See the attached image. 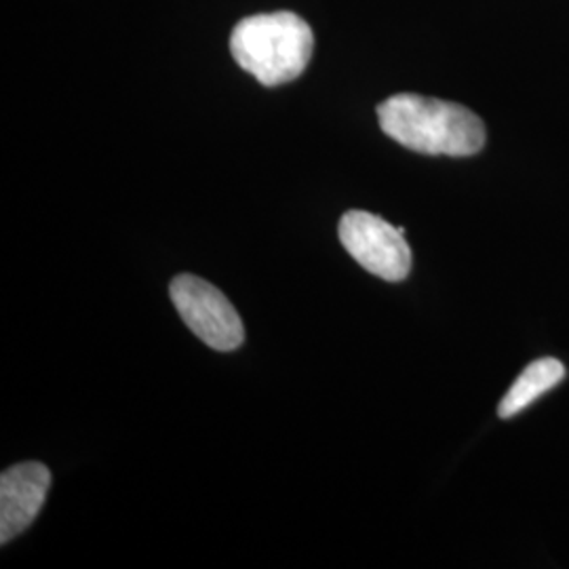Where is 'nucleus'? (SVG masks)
I'll use <instances>...</instances> for the list:
<instances>
[{"mask_svg":"<svg viewBox=\"0 0 569 569\" xmlns=\"http://www.w3.org/2000/svg\"><path fill=\"white\" fill-rule=\"evenodd\" d=\"M51 472L41 462H23L7 468L0 477V542L18 538L34 523L47 491Z\"/></svg>","mask_w":569,"mask_h":569,"instance_id":"39448f33","label":"nucleus"},{"mask_svg":"<svg viewBox=\"0 0 569 569\" xmlns=\"http://www.w3.org/2000/svg\"><path fill=\"white\" fill-rule=\"evenodd\" d=\"M340 241L367 272L397 283L411 270V249L406 228H395L380 216L352 209L340 220Z\"/></svg>","mask_w":569,"mask_h":569,"instance_id":"20e7f679","label":"nucleus"},{"mask_svg":"<svg viewBox=\"0 0 569 569\" xmlns=\"http://www.w3.org/2000/svg\"><path fill=\"white\" fill-rule=\"evenodd\" d=\"M312 28L291 11L244 18L230 37L234 61L266 87L296 81L312 60Z\"/></svg>","mask_w":569,"mask_h":569,"instance_id":"f03ea898","label":"nucleus"},{"mask_svg":"<svg viewBox=\"0 0 569 569\" xmlns=\"http://www.w3.org/2000/svg\"><path fill=\"white\" fill-rule=\"evenodd\" d=\"M378 121L390 140L420 154L472 157L486 146L483 121L460 103L399 93L378 106Z\"/></svg>","mask_w":569,"mask_h":569,"instance_id":"f257e3e1","label":"nucleus"},{"mask_svg":"<svg viewBox=\"0 0 569 569\" xmlns=\"http://www.w3.org/2000/svg\"><path fill=\"white\" fill-rule=\"evenodd\" d=\"M169 293L183 323L204 345L222 352L243 345V321L218 287L194 274H178L171 281Z\"/></svg>","mask_w":569,"mask_h":569,"instance_id":"7ed1b4c3","label":"nucleus"},{"mask_svg":"<svg viewBox=\"0 0 569 569\" xmlns=\"http://www.w3.org/2000/svg\"><path fill=\"white\" fill-rule=\"evenodd\" d=\"M566 378V367L557 359H538L521 371L517 382L510 387L507 397L498 406L500 418H512L526 407L540 399L550 388L557 387Z\"/></svg>","mask_w":569,"mask_h":569,"instance_id":"423d86ee","label":"nucleus"}]
</instances>
